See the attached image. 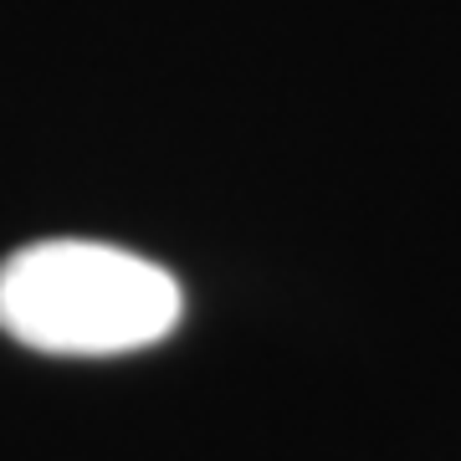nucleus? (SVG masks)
I'll return each instance as SVG.
<instances>
[{
  "label": "nucleus",
  "mask_w": 461,
  "mask_h": 461,
  "mask_svg": "<svg viewBox=\"0 0 461 461\" xmlns=\"http://www.w3.org/2000/svg\"><path fill=\"white\" fill-rule=\"evenodd\" d=\"M180 318V282L108 241H32L0 262V333L36 354L113 359L169 339Z\"/></svg>",
  "instance_id": "f257e3e1"
}]
</instances>
